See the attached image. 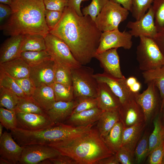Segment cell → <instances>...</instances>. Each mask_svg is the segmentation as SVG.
<instances>
[{"label":"cell","mask_w":164,"mask_h":164,"mask_svg":"<svg viewBox=\"0 0 164 164\" xmlns=\"http://www.w3.org/2000/svg\"><path fill=\"white\" fill-rule=\"evenodd\" d=\"M94 72L93 68L82 65L71 69L74 99L97 97L98 82L94 77Z\"/></svg>","instance_id":"obj_5"},{"label":"cell","mask_w":164,"mask_h":164,"mask_svg":"<svg viewBox=\"0 0 164 164\" xmlns=\"http://www.w3.org/2000/svg\"><path fill=\"white\" fill-rule=\"evenodd\" d=\"M137 81L136 78L134 77H130L126 79V83L129 89Z\"/></svg>","instance_id":"obj_55"},{"label":"cell","mask_w":164,"mask_h":164,"mask_svg":"<svg viewBox=\"0 0 164 164\" xmlns=\"http://www.w3.org/2000/svg\"><path fill=\"white\" fill-rule=\"evenodd\" d=\"M4 126L0 123V137H1L3 133H2L3 128Z\"/></svg>","instance_id":"obj_59"},{"label":"cell","mask_w":164,"mask_h":164,"mask_svg":"<svg viewBox=\"0 0 164 164\" xmlns=\"http://www.w3.org/2000/svg\"><path fill=\"white\" fill-rule=\"evenodd\" d=\"M54 62L50 59L31 67L29 77L36 87L50 86L54 82Z\"/></svg>","instance_id":"obj_17"},{"label":"cell","mask_w":164,"mask_h":164,"mask_svg":"<svg viewBox=\"0 0 164 164\" xmlns=\"http://www.w3.org/2000/svg\"><path fill=\"white\" fill-rule=\"evenodd\" d=\"M123 129V125L119 121L106 136L102 137L108 148L114 154L121 146Z\"/></svg>","instance_id":"obj_28"},{"label":"cell","mask_w":164,"mask_h":164,"mask_svg":"<svg viewBox=\"0 0 164 164\" xmlns=\"http://www.w3.org/2000/svg\"><path fill=\"white\" fill-rule=\"evenodd\" d=\"M46 9L63 11L68 6V0H43Z\"/></svg>","instance_id":"obj_47"},{"label":"cell","mask_w":164,"mask_h":164,"mask_svg":"<svg viewBox=\"0 0 164 164\" xmlns=\"http://www.w3.org/2000/svg\"><path fill=\"white\" fill-rule=\"evenodd\" d=\"M50 86L53 90L56 102H68L74 99L72 86L68 87L55 82Z\"/></svg>","instance_id":"obj_35"},{"label":"cell","mask_w":164,"mask_h":164,"mask_svg":"<svg viewBox=\"0 0 164 164\" xmlns=\"http://www.w3.org/2000/svg\"><path fill=\"white\" fill-rule=\"evenodd\" d=\"M23 149L15 140L11 132L5 131L0 137V158L10 164H19Z\"/></svg>","instance_id":"obj_16"},{"label":"cell","mask_w":164,"mask_h":164,"mask_svg":"<svg viewBox=\"0 0 164 164\" xmlns=\"http://www.w3.org/2000/svg\"><path fill=\"white\" fill-rule=\"evenodd\" d=\"M0 87H3L15 93L19 97H27L15 79L0 69Z\"/></svg>","instance_id":"obj_37"},{"label":"cell","mask_w":164,"mask_h":164,"mask_svg":"<svg viewBox=\"0 0 164 164\" xmlns=\"http://www.w3.org/2000/svg\"><path fill=\"white\" fill-rule=\"evenodd\" d=\"M98 82L97 107L103 111H118L121 105L119 98L107 84Z\"/></svg>","instance_id":"obj_19"},{"label":"cell","mask_w":164,"mask_h":164,"mask_svg":"<svg viewBox=\"0 0 164 164\" xmlns=\"http://www.w3.org/2000/svg\"><path fill=\"white\" fill-rule=\"evenodd\" d=\"M44 38L46 50L55 63L71 69L82 65L75 58L67 45L60 39L50 33Z\"/></svg>","instance_id":"obj_8"},{"label":"cell","mask_w":164,"mask_h":164,"mask_svg":"<svg viewBox=\"0 0 164 164\" xmlns=\"http://www.w3.org/2000/svg\"><path fill=\"white\" fill-rule=\"evenodd\" d=\"M146 124L144 122L129 127H123L121 146L127 149L133 156L135 149L145 130Z\"/></svg>","instance_id":"obj_22"},{"label":"cell","mask_w":164,"mask_h":164,"mask_svg":"<svg viewBox=\"0 0 164 164\" xmlns=\"http://www.w3.org/2000/svg\"><path fill=\"white\" fill-rule=\"evenodd\" d=\"M31 97L46 111L51 108L56 102L53 90L50 86L36 87Z\"/></svg>","instance_id":"obj_25"},{"label":"cell","mask_w":164,"mask_h":164,"mask_svg":"<svg viewBox=\"0 0 164 164\" xmlns=\"http://www.w3.org/2000/svg\"><path fill=\"white\" fill-rule=\"evenodd\" d=\"M75 99L77 101L78 104L73 110L71 115L97 107V97H87Z\"/></svg>","instance_id":"obj_42"},{"label":"cell","mask_w":164,"mask_h":164,"mask_svg":"<svg viewBox=\"0 0 164 164\" xmlns=\"http://www.w3.org/2000/svg\"><path fill=\"white\" fill-rule=\"evenodd\" d=\"M148 156L147 162L148 164H162L164 157V139Z\"/></svg>","instance_id":"obj_44"},{"label":"cell","mask_w":164,"mask_h":164,"mask_svg":"<svg viewBox=\"0 0 164 164\" xmlns=\"http://www.w3.org/2000/svg\"><path fill=\"white\" fill-rule=\"evenodd\" d=\"M91 127V125L74 126L61 123L37 131H29L17 128L11 130V132L16 142L24 147L32 144L47 145L53 142L83 134Z\"/></svg>","instance_id":"obj_4"},{"label":"cell","mask_w":164,"mask_h":164,"mask_svg":"<svg viewBox=\"0 0 164 164\" xmlns=\"http://www.w3.org/2000/svg\"><path fill=\"white\" fill-rule=\"evenodd\" d=\"M109 0H92L90 4L82 9L84 16L89 15L95 22L97 16Z\"/></svg>","instance_id":"obj_41"},{"label":"cell","mask_w":164,"mask_h":164,"mask_svg":"<svg viewBox=\"0 0 164 164\" xmlns=\"http://www.w3.org/2000/svg\"><path fill=\"white\" fill-rule=\"evenodd\" d=\"M152 5L158 32L164 31V0H154Z\"/></svg>","instance_id":"obj_39"},{"label":"cell","mask_w":164,"mask_h":164,"mask_svg":"<svg viewBox=\"0 0 164 164\" xmlns=\"http://www.w3.org/2000/svg\"><path fill=\"white\" fill-rule=\"evenodd\" d=\"M153 39L164 56V31L158 32Z\"/></svg>","instance_id":"obj_50"},{"label":"cell","mask_w":164,"mask_h":164,"mask_svg":"<svg viewBox=\"0 0 164 164\" xmlns=\"http://www.w3.org/2000/svg\"><path fill=\"white\" fill-rule=\"evenodd\" d=\"M20 57L31 67L36 66L51 59L46 50L41 51H25L21 52Z\"/></svg>","instance_id":"obj_32"},{"label":"cell","mask_w":164,"mask_h":164,"mask_svg":"<svg viewBox=\"0 0 164 164\" xmlns=\"http://www.w3.org/2000/svg\"><path fill=\"white\" fill-rule=\"evenodd\" d=\"M154 128L149 138L148 155L164 139V133L160 117L158 114L153 121Z\"/></svg>","instance_id":"obj_30"},{"label":"cell","mask_w":164,"mask_h":164,"mask_svg":"<svg viewBox=\"0 0 164 164\" xmlns=\"http://www.w3.org/2000/svg\"><path fill=\"white\" fill-rule=\"evenodd\" d=\"M118 112L124 128L145 122L143 111L134 98L121 104Z\"/></svg>","instance_id":"obj_15"},{"label":"cell","mask_w":164,"mask_h":164,"mask_svg":"<svg viewBox=\"0 0 164 164\" xmlns=\"http://www.w3.org/2000/svg\"><path fill=\"white\" fill-rule=\"evenodd\" d=\"M162 164H164V157L163 159L162 160Z\"/></svg>","instance_id":"obj_61"},{"label":"cell","mask_w":164,"mask_h":164,"mask_svg":"<svg viewBox=\"0 0 164 164\" xmlns=\"http://www.w3.org/2000/svg\"><path fill=\"white\" fill-rule=\"evenodd\" d=\"M63 13V11L45 9V20L50 30L53 29L58 23Z\"/></svg>","instance_id":"obj_43"},{"label":"cell","mask_w":164,"mask_h":164,"mask_svg":"<svg viewBox=\"0 0 164 164\" xmlns=\"http://www.w3.org/2000/svg\"><path fill=\"white\" fill-rule=\"evenodd\" d=\"M163 113H164L163 123V124H162V125L163 129V132H164V112H163Z\"/></svg>","instance_id":"obj_60"},{"label":"cell","mask_w":164,"mask_h":164,"mask_svg":"<svg viewBox=\"0 0 164 164\" xmlns=\"http://www.w3.org/2000/svg\"><path fill=\"white\" fill-rule=\"evenodd\" d=\"M120 4L129 11L131 10L132 0H109Z\"/></svg>","instance_id":"obj_53"},{"label":"cell","mask_w":164,"mask_h":164,"mask_svg":"<svg viewBox=\"0 0 164 164\" xmlns=\"http://www.w3.org/2000/svg\"><path fill=\"white\" fill-rule=\"evenodd\" d=\"M163 66H164V63H163Z\"/></svg>","instance_id":"obj_63"},{"label":"cell","mask_w":164,"mask_h":164,"mask_svg":"<svg viewBox=\"0 0 164 164\" xmlns=\"http://www.w3.org/2000/svg\"><path fill=\"white\" fill-rule=\"evenodd\" d=\"M154 0H132L131 10L132 16L135 19H140L152 5Z\"/></svg>","instance_id":"obj_40"},{"label":"cell","mask_w":164,"mask_h":164,"mask_svg":"<svg viewBox=\"0 0 164 164\" xmlns=\"http://www.w3.org/2000/svg\"><path fill=\"white\" fill-rule=\"evenodd\" d=\"M0 69L14 78L29 77L31 67L20 57L0 64Z\"/></svg>","instance_id":"obj_24"},{"label":"cell","mask_w":164,"mask_h":164,"mask_svg":"<svg viewBox=\"0 0 164 164\" xmlns=\"http://www.w3.org/2000/svg\"><path fill=\"white\" fill-rule=\"evenodd\" d=\"M54 164H78L77 162L70 157L62 154L49 159Z\"/></svg>","instance_id":"obj_48"},{"label":"cell","mask_w":164,"mask_h":164,"mask_svg":"<svg viewBox=\"0 0 164 164\" xmlns=\"http://www.w3.org/2000/svg\"><path fill=\"white\" fill-rule=\"evenodd\" d=\"M19 97L14 93L3 87H0V106L15 110Z\"/></svg>","instance_id":"obj_36"},{"label":"cell","mask_w":164,"mask_h":164,"mask_svg":"<svg viewBox=\"0 0 164 164\" xmlns=\"http://www.w3.org/2000/svg\"><path fill=\"white\" fill-rule=\"evenodd\" d=\"M141 88V84L137 81L133 85L129 88L130 91L133 93L135 94L139 92Z\"/></svg>","instance_id":"obj_54"},{"label":"cell","mask_w":164,"mask_h":164,"mask_svg":"<svg viewBox=\"0 0 164 164\" xmlns=\"http://www.w3.org/2000/svg\"><path fill=\"white\" fill-rule=\"evenodd\" d=\"M44 36L38 34L24 35L21 51H41L46 50Z\"/></svg>","instance_id":"obj_29"},{"label":"cell","mask_w":164,"mask_h":164,"mask_svg":"<svg viewBox=\"0 0 164 164\" xmlns=\"http://www.w3.org/2000/svg\"><path fill=\"white\" fill-rule=\"evenodd\" d=\"M17 127L29 131L42 130L54 125L46 114L16 112Z\"/></svg>","instance_id":"obj_14"},{"label":"cell","mask_w":164,"mask_h":164,"mask_svg":"<svg viewBox=\"0 0 164 164\" xmlns=\"http://www.w3.org/2000/svg\"><path fill=\"white\" fill-rule=\"evenodd\" d=\"M24 35L10 36L2 44L0 49V64L20 57Z\"/></svg>","instance_id":"obj_21"},{"label":"cell","mask_w":164,"mask_h":164,"mask_svg":"<svg viewBox=\"0 0 164 164\" xmlns=\"http://www.w3.org/2000/svg\"><path fill=\"white\" fill-rule=\"evenodd\" d=\"M12 10L10 6L7 4L0 3V22L1 23L8 19L10 16Z\"/></svg>","instance_id":"obj_49"},{"label":"cell","mask_w":164,"mask_h":164,"mask_svg":"<svg viewBox=\"0 0 164 164\" xmlns=\"http://www.w3.org/2000/svg\"><path fill=\"white\" fill-rule=\"evenodd\" d=\"M115 155L119 164H132L135 163L133 155L125 147L121 146Z\"/></svg>","instance_id":"obj_46"},{"label":"cell","mask_w":164,"mask_h":164,"mask_svg":"<svg viewBox=\"0 0 164 164\" xmlns=\"http://www.w3.org/2000/svg\"><path fill=\"white\" fill-rule=\"evenodd\" d=\"M54 82L68 87L72 86L71 69L62 65L54 62Z\"/></svg>","instance_id":"obj_34"},{"label":"cell","mask_w":164,"mask_h":164,"mask_svg":"<svg viewBox=\"0 0 164 164\" xmlns=\"http://www.w3.org/2000/svg\"><path fill=\"white\" fill-rule=\"evenodd\" d=\"M60 154L58 151L48 145H28L23 147L19 164H39L45 159L55 157Z\"/></svg>","instance_id":"obj_11"},{"label":"cell","mask_w":164,"mask_h":164,"mask_svg":"<svg viewBox=\"0 0 164 164\" xmlns=\"http://www.w3.org/2000/svg\"><path fill=\"white\" fill-rule=\"evenodd\" d=\"M129 11L119 4L108 0L96 18L95 22L102 32L118 29L127 19Z\"/></svg>","instance_id":"obj_7"},{"label":"cell","mask_w":164,"mask_h":164,"mask_svg":"<svg viewBox=\"0 0 164 164\" xmlns=\"http://www.w3.org/2000/svg\"><path fill=\"white\" fill-rule=\"evenodd\" d=\"M39 164H51L52 163L49 159H47L41 161Z\"/></svg>","instance_id":"obj_56"},{"label":"cell","mask_w":164,"mask_h":164,"mask_svg":"<svg viewBox=\"0 0 164 164\" xmlns=\"http://www.w3.org/2000/svg\"><path fill=\"white\" fill-rule=\"evenodd\" d=\"M132 37L129 32H121L118 29L102 32L96 54L112 48L129 50L132 45Z\"/></svg>","instance_id":"obj_10"},{"label":"cell","mask_w":164,"mask_h":164,"mask_svg":"<svg viewBox=\"0 0 164 164\" xmlns=\"http://www.w3.org/2000/svg\"><path fill=\"white\" fill-rule=\"evenodd\" d=\"M142 75L145 83L152 82L158 88L161 99L160 112L161 113L164 105V66L143 71Z\"/></svg>","instance_id":"obj_26"},{"label":"cell","mask_w":164,"mask_h":164,"mask_svg":"<svg viewBox=\"0 0 164 164\" xmlns=\"http://www.w3.org/2000/svg\"><path fill=\"white\" fill-rule=\"evenodd\" d=\"M14 79L26 96L31 97L36 87L30 78L27 77Z\"/></svg>","instance_id":"obj_45"},{"label":"cell","mask_w":164,"mask_h":164,"mask_svg":"<svg viewBox=\"0 0 164 164\" xmlns=\"http://www.w3.org/2000/svg\"><path fill=\"white\" fill-rule=\"evenodd\" d=\"M117 49L112 48L96 54L94 58L99 61L104 72L116 77L125 78L121 71Z\"/></svg>","instance_id":"obj_18"},{"label":"cell","mask_w":164,"mask_h":164,"mask_svg":"<svg viewBox=\"0 0 164 164\" xmlns=\"http://www.w3.org/2000/svg\"><path fill=\"white\" fill-rule=\"evenodd\" d=\"M89 0H68V6L72 8L80 16L83 15L80 9V5L83 1Z\"/></svg>","instance_id":"obj_51"},{"label":"cell","mask_w":164,"mask_h":164,"mask_svg":"<svg viewBox=\"0 0 164 164\" xmlns=\"http://www.w3.org/2000/svg\"><path fill=\"white\" fill-rule=\"evenodd\" d=\"M115 154L111 156L101 159L95 164H119Z\"/></svg>","instance_id":"obj_52"},{"label":"cell","mask_w":164,"mask_h":164,"mask_svg":"<svg viewBox=\"0 0 164 164\" xmlns=\"http://www.w3.org/2000/svg\"><path fill=\"white\" fill-rule=\"evenodd\" d=\"M162 112H164V106H163L162 110Z\"/></svg>","instance_id":"obj_62"},{"label":"cell","mask_w":164,"mask_h":164,"mask_svg":"<svg viewBox=\"0 0 164 164\" xmlns=\"http://www.w3.org/2000/svg\"><path fill=\"white\" fill-rule=\"evenodd\" d=\"M149 135L148 130H145L136 145L134 152L135 162L136 163H141L148 156Z\"/></svg>","instance_id":"obj_33"},{"label":"cell","mask_w":164,"mask_h":164,"mask_svg":"<svg viewBox=\"0 0 164 164\" xmlns=\"http://www.w3.org/2000/svg\"><path fill=\"white\" fill-rule=\"evenodd\" d=\"M16 112L46 114V111L40 107L31 97L19 98L15 109Z\"/></svg>","instance_id":"obj_31"},{"label":"cell","mask_w":164,"mask_h":164,"mask_svg":"<svg viewBox=\"0 0 164 164\" xmlns=\"http://www.w3.org/2000/svg\"><path fill=\"white\" fill-rule=\"evenodd\" d=\"M77 104V101L75 99L68 102H56L52 107L46 111V114L54 125L64 123Z\"/></svg>","instance_id":"obj_20"},{"label":"cell","mask_w":164,"mask_h":164,"mask_svg":"<svg viewBox=\"0 0 164 164\" xmlns=\"http://www.w3.org/2000/svg\"><path fill=\"white\" fill-rule=\"evenodd\" d=\"M119 121L118 111H103L97 122V128L101 136L104 137Z\"/></svg>","instance_id":"obj_27"},{"label":"cell","mask_w":164,"mask_h":164,"mask_svg":"<svg viewBox=\"0 0 164 164\" xmlns=\"http://www.w3.org/2000/svg\"><path fill=\"white\" fill-rule=\"evenodd\" d=\"M147 84V89L142 93L134 94V99L143 111L146 123L158 114L160 105L158 88L152 82Z\"/></svg>","instance_id":"obj_9"},{"label":"cell","mask_w":164,"mask_h":164,"mask_svg":"<svg viewBox=\"0 0 164 164\" xmlns=\"http://www.w3.org/2000/svg\"><path fill=\"white\" fill-rule=\"evenodd\" d=\"M0 121L7 130H11L17 128V122L15 111L0 107Z\"/></svg>","instance_id":"obj_38"},{"label":"cell","mask_w":164,"mask_h":164,"mask_svg":"<svg viewBox=\"0 0 164 164\" xmlns=\"http://www.w3.org/2000/svg\"><path fill=\"white\" fill-rule=\"evenodd\" d=\"M127 27L130 29L129 32L132 36H143L153 38L158 32L155 24L152 5L140 19L128 22Z\"/></svg>","instance_id":"obj_12"},{"label":"cell","mask_w":164,"mask_h":164,"mask_svg":"<svg viewBox=\"0 0 164 164\" xmlns=\"http://www.w3.org/2000/svg\"><path fill=\"white\" fill-rule=\"evenodd\" d=\"M49 33L63 41L76 60L84 65L94 58L102 32L89 15L79 16L67 6L59 22Z\"/></svg>","instance_id":"obj_1"},{"label":"cell","mask_w":164,"mask_h":164,"mask_svg":"<svg viewBox=\"0 0 164 164\" xmlns=\"http://www.w3.org/2000/svg\"><path fill=\"white\" fill-rule=\"evenodd\" d=\"M139 38L136 54L139 69L144 71L163 66L164 56L153 38L143 36Z\"/></svg>","instance_id":"obj_6"},{"label":"cell","mask_w":164,"mask_h":164,"mask_svg":"<svg viewBox=\"0 0 164 164\" xmlns=\"http://www.w3.org/2000/svg\"><path fill=\"white\" fill-rule=\"evenodd\" d=\"M61 154L71 158L78 164H95L114 154L108 148L96 128L84 134L47 145Z\"/></svg>","instance_id":"obj_3"},{"label":"cell","mask_w":164,"mask_h":164,"mask_svg":"<svg viewBox=\"0 0 164 164\" xmlns=\"http://www.w3.org/2000/svg\"><path fill=\"white\" fill-rule=\"evenodd\" d=\"M0 164H10L9 162L6 160L2 158H0Z\"/></svg>","instance_id":"obj_58"},{"label":"cell","mask_w":164,"mask_h":164,"mask_svg":"<svg viewBox=\"0 0 164 164\" xmlns=\"http://www.w3.org/2000/svg\"><path fill=\"white\" fill-rule=\"evenodd\" d=\"M103 111L96 107L71 114L64 124L74 126H86L97 122Z\"/></svg>","instance_id":"obj_23"},{"label":"cell","mask_w":164,"mask_h":164,"mask_svg":"<svg viewBox=\"0 0 164 164\" xmlns=\"http://www.w3.org/2000/svg\"><path fill=\"white\" fill-rule=\"evenodd\" d=\"M12 0H0V3H2L10 5Z\"/></svg>","instance_id":"obj_57"},{"label":"cell","mask_w":164,"mask_h":164,"mask_svg":"<svg viewBox=\"0 0 164 164\" xmlns=\"http://www.w3.org/2000/svg\"><path fill=\"white\" fill-rule=\"evenodd\" d=\"M94 77L99 82L107 84L122 104L134 98V94L129 90L126 83L125 78L114 77L105 72L94 74Z\"/></svg>","instance_id":"obj_13"},{"label":"cell","mask_w":164,"mask_h":164,"mask_svg":"<svg viewBox=\"0 0 164 164\" xmlns=\"http://www.w3.org/2000/svg\"><path fill=\"white\" fill-rule=\"evenodd\" d=\"M10 6L11 14L0 26L4 35L38 34L45 36L49 33L43 0H12Z\"/></svg>","instance_id":"obj_2"}]
</instances>
